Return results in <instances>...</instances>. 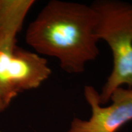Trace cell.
I'll use <instances>...</instances> for the list:
<instances>
[{
    "label": "cell",
    "mask_w": 132,
    "mask_h": 132,
    "mask_svg": "<svg viewBox=\"0 0 132 132\" xmlns=\"http://www.w3.org/2000/svg\"><path fill=\"white\" fill-rule=\"evenodd\" d=\"M97 25L91 5L52 0L28 26L25 40L36 53L56 58L65 72L81 73L100 52Z\"/></svg>",
    "instance_id": "obj_1"
},
{
    "label": "cell",
    "mask_w": 132,
    "mask_h": 132,
    "mask_svg": "<svg viewBox=\"0 0 132 132\" xmlns=\"http://www.w3.org/2000/svg\"><path fill=\"white\" fill-rule=\"evenodd\" d=\"M52 74L45 57L15 46L7 70L8 88L13 98L20 92L39 87Z\"/></svg>",
    "instance_id": "obj_5"
},
{
    "label": "cell",
    "mask_w": 132,
    "mask_h": 132,
    "mask_svg": "<svg viewBox=\"0 0 132 132\" xmlns=\"http://www.w3.org/2000/svg\"><path fill=\"white\" fill-rule=\"evenodd\" d=\"M34 0H0V112L14 98L8 88L7 75L16 46V37Z\"/></svg>",
    "instance_id": "obj_4"
},
{
    "label": "cell",
    "mask_w": 132,
    "mask_h": 132,
    "mask_svg": "<svg viewBox=\"0 0 132 132\" xmlns=\"http://www.w3.org/2000/svg\"><path fill=\"white\" fill-rule=\"evenodd\" d=\"M98 93L91 86L85 87L92 116L89 120L74 119L68 132H116L132 120V88H117L110 97L111 104L105 107L99 102Z\"/></svg>",
    "instance_id": "obj_3"
},
{
    "label": "cell",
    "mask_w": 132,
    "mask_h": 132,
    "mask_svg": "<svg viewBox=\"0 0 132 132\" xmlns=\"http://www.w3.org/2000/svg\"><path fill=\"white\" fill-rule=\"evenodd\" d=\"M97 16V35L111 49L113 69L98 93L101 105L123 85L132 88V4L116 0H100L91 4Z\"/></svg>",
    "instance_id": "obj_2"
}]
</instances>
